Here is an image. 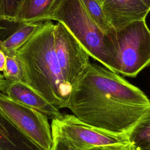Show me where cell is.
I'll return each instance as SVG.
<instances>
[{
	"mask_svg": "<svg viewBox=\"0 0 150 150\" xmlns=\"http://www.w3.org/2000/svg\"><path fill=\"white\" fill-rule=\"evenodd\" d=\"M149 107V99L139 88L89 62L73 87L68 108L87 124L127 135Z\"/></svg>",
	"mask_w": 150,
	"mask_h": 150,
	"instance_id": "1",
	"label": "cell"
},
{
	"mask_svg": "<svg viewBox=\"0 0 150 150\" xmlns=\"http://www.w3.org/2000/svg\"><path fill=\"white\" fill-rule=\"evenodd\" d=\"M54 24L43 22L33 36L15 53L22 81L58 109L69 108L73 87L65 80L54 48Z\"/></svg>",
	"mask_w": 150,
	"mask_h": 150,
	"instance_id": "2",
	"label": "cell"
},
{
	"mask_svg": "<svg viewBox=\"0 0 150 150\" xmlns=\"http://www.w3.org/2000/svg\"><path fill=\"white\" fill-rule=\"evenodd\" d=\"M63 23L89 56L118 74L113 32L104 33L92 21L81 0H61L49 21Z\"/></svg>",
	"mask_w": 150,
	"mask_h": 150,
	"instance_id": "3",
	"label": "cell"
},
{
	"mask_svg": "<svg viewBox=\"0 0 150 150\" xmlns=\"http://www.w3.org/2000/svg\"><path fill=\"white\" fill-rule=\"evenodd\" d=\"M114 36L118 74L135 77L150 65V30L145 19L115 30Z\"/></svg>",
	"mask_w": 150,
	"mask_h": 150,
	"instance_id": "4",
	"label": "cell"
},
{
	"mask_svg": "<svg viewBox=\"0 0 150 150\" xmlns=\"http://www.w3.org/2000/svg\"><path fill=\"white\" fill-rule=\"evenodd\" d=\"M0 112L42 150L50 149L52 129L45 115L11 100L1 92Z\"/></svg>",
	"mask_w": 150,
	"mask_h": 150,
	"instance_id": "5",
	"label": "cell"
},
{
	"mask_svg": "<svg viewBox=\"0 0 150 150\" xmlns=\"http://www.w3.org/2000/svg\"><path fill=\"white\" fill-rule=\"evenodd\" d=\"M54 48L65 80L73 87L89 63V54L61 22L54 25Z\"/></svg>",
	"mask_w": 150,
	"mask_h": 150,
	"instance_id": "6",
	"label": "cell"
},
{
	"mask_svg": "<svg viewBox=\"0 0 150 150\" xmlns=\"http://www.w3.org/2000/svg\"><path fill=\"white\" fill-rule=\"evenodd\" d=\"M53 123L77 150H88L92 148L110 144L128 142L126 134H118L87 124L73 114H65L52 120Z\"/></svg>",
	"mask_w": 150,
	"mask_h": 150,
	"instance_id": "7",
	"label": "cell"
},
{
	"mask_svg": "<svg viewBox=\"0 0 150 150\" xmlns=\"http://www.w3.org/2000/svg\"><path fill=\"white\" fill-rule=\"evenodd\" d=\"M0 92L13 101L40 112L49 119H60L64 115L59 109L21 81L8 80L4 78L0 85Z\"/></svg>",
	"mask_w": 150,
	"mask_h": 150,
	"instance_id": "8",
	"label": "cell"
},
{
	"mask_svg": "<svg viewBox=\"0 0 150 150\" xmlns=\"http://www.w3.org/2000/svg\"><path fill=\"white\" fill-rule=\"evenodd\" d=\"M101 5L108 22L115 31L133 22L145 19L150 12L141 0H103Z\"/></svg>",
	"mask_w": 150,
	"mask_h": 150,
	"instance_id": "9",
	"label": "cell"
},
{
	"mask_svg": "<svg viewBox=\"0 0 150 150\" xmlns=\"http://www.w3.org/2000/svg\"><path fill=\"white\" fill-rule=\"evenodd\" d=\"M61 0H21L12 22L36 23L49 21Z\"/></svg>",
	"mask_w": 150,
	"mask_h": 150,
	"instance_id": "10",
	"label": "cell"
},
{
	"mask_svg": "<svg viewBox=\"0 0 150 150\" xmlns=\"http://www.w3.org/2000/svg\"><path fill=\"white\" fill-rule=\"evenodd\" d=\"M0 150H42L0 112Z\"/></svg>",
	"mask_w": 150,
	"mask_h": 150,
	"instance_id": "11",
	"label": "cell"
},
{
	"mask_svg": "<svg viewBox=\"0 0 150 150\" xmlns=\"http://www.w3.org/2000/svg\"><path fill=\"white\" fill-rule=\"evenodd\" d=\"M43 22L19 23L17 29L7 38L0 40V49L6 56H13L34 35Z\"/></svg>",
	"mask_w": 150,
	"mask_h": 150,
	"instance_id": "12",
	"label": "cell"
},
{
	"mask_svg": "<svg viewBox=\"0 0 150 150\" xmlns=\"http://www.w3.org/2000/svg\"><path fill=\"white\" fill-rule=\"evenodd\" d=\"M134 150H150V107L127 134Z\"/></svg>",
	"mask_w": 150,
	"mask_h": 150,
	"instance_id": "13",
	"label": "cell"
},
{
	"mask_svg": "<svg viewBox=\"0 0 150 150\" xmlns=\"http://www.w3.org/2000/svg\"><path fill=\"white\" fill-rule=\"evenodd\" d=\"M81 1L90 18L104 33L110 35L115 30L108 22L102 5L97 0Z\"/></svg>",
	"mask_w": 150,
	"mask_h": 150,
	"instance_id": "14",
	"label": "cell"
},
{
	"mask_svg": "<svg viewBox=\"0 0 150 150\" xmlns=\"http://www.w3.org/2000/svg\"><path fill=\"white\" fill-rule=\"evenodd\" d=\"M2 76L6 80L22 81V71L19 61L15 55L6 56L5 68Z\"/></svg>",
	"mask_w": 150,
	"mask_h": 150,
	"instance_id": "15",
	"label": "cell"
},
{
	"mask_svg": "<svg viewBox=\"0 0 150 150\" xmlns=\"http://www.w3.org/2000/svg\"><path fill=\"white\" fill-rule=\"evenodd\" d=\"M51 129L53 142L50 150H77L52 122Z\"/></svg>",
	"mask_w": 150,
	"mask_h": 150,
	"instance_id": "16",
	"label": "cell"
},
{
	"mask_svg": "<svg viewBox=\"0 0 150 150\" xmlns=\"http://www.w3.org/2000/svg\"><path fill=\"white\" fill-rule=\"evenodd\" d=\"M21 0H0V22H12Z\"/></svg>",
	"mask_w": 150,
	"mask_h": 150,
	"instance_id": "17",
	"label": "cell"
},
{
	"mask_svg": "<svg viewBox=\"0 0 150 150\" xmlns=\"http://www.w3.org/2000/svg\"><path fill=\"white\" fill-rule=\"evenodd\" d=\"M88 150H134L131 145L128 142L126 144H110L98 146Z\"/></svg>",
	"mask_w": 150,
	"mask_h": 150,
	"instance_id": "18",
	"label": "cell"
},
{
	"mask_svg": "<svg viewBox=\"0 0 150 150\" xmlns=\"http://www.w3.org/2000/svg\"><path fill=\"white\" fill-rule=\"evenodd\" d=\"M6 62V55L0 49V71H4Z\"/></svg>",
	"mask_w": 150,
	"mask_h": 150,
	"instance_id": "19",
	"label": "cell"
},
{
	"mask_svg": "<svg viewBox=\"0 0 150 150\" xmlns=\"http://www.w3.org/2000/svg\"><path fill=\"white\" fill-rule=\"evenodd\" d=\"M150 9V0H141Z\"/></svg>",
	"mask_w": 150,
	"mask_h": 150,
	"instance_id": "20",
	"label": "cell"
},
{
	"mask_svg": "<svg viewBox=\"0 0 150 150\" xmlns=\"http://www.w3.org/2000/svg\"><path fill=\"white\" fill-rule=\"evenodd\" d=\"M3 79H4V77H3V76H2V77H0V85H1V83H2V80H3Z\"/></svg>",
	"mask_w": 150,
	"mask_h": 150,
	"instance_id": "21",
	"label": "cell"
},
{
	"mask_svg": "<svg viewBox=\"0 0 150 150\" xmlns=\"http://www.w3.org/2000/svg\"><path fill=\"white\" fill-rule=\"evenodd\" d=\"M101 5H102V4H103V0H97Z\"/></svg>",
	"mask_w": 150,
	"mask_h": 150,
	"instance_id": "22",
	"label": "cell"
},
{
	"mask_svg": "<svg viewBox=\"0 0 150 150\" xmlns=\"http://www.w3.org/2000/svg\"><path fill=\"white\" fill-rule=\"evenodd\" d=\"M5 29L4 27H2L0 26V30H1L2 29Z\"/></svg>",
	"mask_w": 150,
	"mask_h": 150,
	"instance_id": "23",
	"label": "cell"
},
{
	"mask_svg": "<svg viewBox=\"0 0 150 150\" xmlns=\"http://www.w3.org/2000/svg\"><path fill=\"white\" fill-rule=\"evenodd\" d=\"M2 74H1L0 73V77H2Z\"/></svg>",
	"mask_w": 150,
	"mask_h": 150,
	"instance_id": "24",
	"label": "cell"
}]
</instances>
